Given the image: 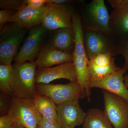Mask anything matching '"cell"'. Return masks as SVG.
<instances>
[{
  "label": "cell",
  "mask_w": 128,
  "mask_h": 128,
  "mask_svg": "<svg viewBox=\"0 0 128 128\" xmlns=\"http://www.w3.org/2000/svg\"><path fill=\"white\" fill-rule=\"evenodd\" d=\"M12 66V96L32 100L38 93L35 81L36 64L35 62H25L14 64Z\"/></svg>",
  "instance_id": "cell-1"
},
{
  "label": "cell",
  "mask_w": 128,
  "mask_h": 128,
  "mask_svg": "<svg viewBox=\"0 0 128 128\" xmlns=\"http://www.w3.org/2000/svg\"><path fill=\"white\" fill-rule=\"evenodd\" d=\"M74 32L75 46L73 53V63L77 76V81L83 93L90 92L89 87V77L88 68L89 59L86 53L83 40V29L80 20L73 22Z\"/></svg>",
  "instance_id": "cell-2"
},
{
  "label": "cell",
  "mask_w": 128,
  "mask_h": 128,
  "mask_svg": "<svg viewBox=\"0 0 128 128\" xmlns=\"http://www.w3.org/2000/svg\"><path fill=\"white\" fill-rule=\"evenodd\" d=\"M27 30L13 22L7 24L0 29V64H12L18 54Z\"/></svg>",
  "instance_id": "cell-3"
},
{
  "label": "cell",
  "mask_w": 128,
  "mask_h": 128,
  "mask_svg": "<svg viewBox=\"0 0 128 128\" xmlns=\"http://www.w3.org/2000/svg\"><path fill=\"white\" fill-rule=\"evenodd\" d=\"M84 7L81 18L83 28L96 29L111 37L110 16L104 1L94 0Z\"/></svg>",
  "instance_id": "cell-4"
},
{
  "label": "cell",
  "mask_w": 128,
  "mask_h": 128,
  "mask_svg": "<svg viewBox=\"0 0 128 128\" xmlns=\"http://www.w3.org/2000/svg\"><path fill=\"white\" fill-rule=\"evenodd\" d=\"M83 29V40L86 55L89 60L100 54H116L117 44L111 37L92 28Z\"/></svg>",
  "instance_id": "cell-5"
},
{
  "label": "cell",
  "mask_w": 128,
  "mask_h": 128,
  "mask_svg": "<svg viewBox=\"0 0 128 128\" xmlns=\"http://www.w3.org/2000/svg\"><path fill=\"white\" fill-rule=\"evenodd\" d=\"M36 89L38 94L48 97L56 105L86 98L77 82L66 84H36Z\"/></svg>",
  "instance_id": "cell-6"
},
{
  "label": "cell",
  "mask_w": 128,
  "mask_h": 128,
  "mask_svg": "<svg viewBox=\"0 0 128 128\" xmlns=\"http://www.w3.org/2000/svg\"><path fill=\"white\" fill-rule=\"evenodd\" d=\"M13 117L16 122L26 128H37L42 118L32 100L12 96L8 114Z\"/></svg>",
  "instance_id": "cell-7"
},
{
  "label": "cell",
  "mask_w": 128,
  "mask_h": 128,
  "mask_svg": "<svg viewBox=\"0 0 128 128\" xmlns=\"http://www.w3.org/2000/svg\"><path fill=\"white\" fill-rule=\"evenodd\" d=\"M104 111L114 128H128V102L122 98L102 90Z\"/></svg>",
  "instance_id": "cell-8"
},
{
  "label": "cell",
  "mask_w": 128,
  "mask_h": 128,
  "mask_svg": "<svg viewBox=\"0 0 128 128\" xmlns=\"http://www.w3.org/2000/svg\"><path fill=\"white\" fill-rule=\"evenodd\" d=\"M47 30L42 24L29 30L17 55L14 58V64L35 62L43 46L42 44Z\"/></svg>",
  "instance_id": "cell-9"
},
{
  "label": "cell",
  "mask_w": 128,
  "mask_h": 128,
  "mask_svg": "<svg viewBox=\"0 0 128 128\" xmlns=\"http://www.w3.org/2000/svg\"><path fill=\"white\" fill-rule=\"evenodd\" d=\"M46 9L42 25L47 30L54 31L60 28H72V16L75 12L70 5L46 3Z\"/></svg>",
  "instance_id": "cell-10"
},
{
  "label": "cell",
  "mask_w": 128,
  "mask_h": 128,
  "mask_svg": "<svg viewBox=\"0 0 128 128\" xmlns=\"http://www.w3.org/2000/svg\"><path fill=\"white\" fill-rule=\"evenodd\" d=\"M79 100H73L56 105L60 128H75L82 124L86 112L81 108Z\"/></svg>",
  "instance_id": "cell-11"
},
{
  "label": "cell",
  "mask_w": 128,
  "mask_h": 128,
  "mask_svg": "<svg viewBox=\"0 0 128 128\" xmlns=\"http://www.w3.org/2000/svg\"><path fill=\"white\" fill-rule=\"evenodd\" d=\"M126 72L123 68H119L114 73L103 78L90 79L89 87L90 89H102L119 96L128 102V90L124 81V76Z\"/></svg>",
  "instance_id": "cell-12"
},
{
  "label": "cell",
  "mask_w": 128,
  "mask_h": 128,
  "mask_svg": "<svg viewBox=\"0 0 128 128\" xmlns=\"http://www.w3.org/2000/svg\"><path fill=\"white\" fill-rule=\"evenodd\" d=\"M64 79L70 82H77V76L73 62H68L54 67L38 69L35 81L36 84H49L57 79Z\"/></svg>",
  "instance_id": "cell-13"
},
{
  "label": "cell",
  "mask_w": 128,
  "mask_h": 128,
  "mask_svg": "<svg viewBox=\"0 0 128 128\" xmlns=\"http://www.w3.org/2000/svg\"><path fill=\"white\" fill-rule=\"evenodd\" d=\"M26 0L20 9L16 12L9 23L13 22L19 27L30 30L42 24L43 18L46 9V4L38 9L28 7Z\"/></svg>",
  "instance_id": "cell-14"
},
{
  "label": "cell",
  "mask_w": 128,
  "mask_h": 128,
  "mask_svg": "<svg viewBox=\"0 0 128 128\" xmlns=\"http://www.w3.org/2000/svg\"><path fill=\"white\" fill-rule=\"evenodd\" d=\"M111 37L117 44L128 39V7L114 9L110 14Z\"/></svg>",
  "instance_id": "cell-15"
},
{
  "label": "cell",
  "mask_w": 128,
  "mask_h": 128,
  "mask_svg": "<svg viewBox=\"0 0 128 128\" xmlns=\"http://www.w3.org/2000/svg\"><path fill=\"white\" fill-rule=\"evenodd\" d=\"M73 54L57 50L46 45L43 46L34 62L38 69H41L73 62Z\"/></svg>",
  "instance_id": "cell-16"
},
{
  "label": "cell",
  "mask_w": 128,
  "mask_h": 128,
  "mask_svg": "<svg viewBox=\"0 0 128 128\" xmlns=\"http://www.w3.org/2000/svg\"><path fill=\"white\" fill-rule=\"evenodd\" d=\"M53 31L47 45L57 50L73 54L75 46V34L73 28H60Z\"/></svg>",
  "instance_id": "cell-17"
},
{
  "label": "cell",
  "mask_w": 128,
  "mask_h": 128,
  "mask_svg": "<svg viewBox=\"0 0 128 128\" xmlns=\"http://www.w3.org/2000/svg\"><path fill=\"white\" fill-rule=\"evenodd\" d=\"M32 100L38 112L44 118L59 125L56 111V105L51 98L38 93Z\"/></svg>",
  "instance_id": "cell-18"
},
{
  "label": "cell",
  "mask_w": 128,
  "mask_h": 128,
  "mask_svg": "<svg viewBox=\"0 0 128 128\" xmlns=\"http://www.w3.org/2000/svg\"><path fill=\"white\" fill-rule=\"evenodd\" d=\"M82 125V128H114L104 111L97 108L88 110Z\"/></svg>",
  "instance_id": "cell-19"
},
{
  "label": "cell",
  "mask_w": 128,
  "mask_h": 128,
  "mask_svg": "<svg viewBox=\"0 0 128 128\" xmlns=\"http://www.w3.org/2000/svg\"><path fill=\"white\" fill-rule=\"evenodd\" d=\"M14 70L12 64L0 65V90L1 93L12 96Z\"/></svg>",
  "instance_id": "cell-20"
},
{
  "label": "cell",
  "mask_w": 128,
  "mask_h": 128,
  "mask_svg": "<svg viewBox=\"0 0 128 128\" xmlns=\"http://www.w3.org/2000/svg\"><path fill=\"white\" fill-rule=\"evenodd\" d=\"M88 68L90 80L107 76L116 71L119 68L117 67L114 61L104 66H93L88 64Z\"/></svg>",
  "instance_id": "cell-21"
},
{
  "label": "cell",
  "mask_w": 128,
  "mask_h": 128,
  "mask_svg": "<svg viewBox=\"0 0 128 128\" xmlns=\"http://www.w3.org/2000/svg\"><path fill=\"white\" fill-rule=\"evenodd\" d=\"M114 56L110 53L100 54L89 60L88 64L93 66H106L114 62L115 58Z\"/></svg>",
  "instance_id": "cell-22"
},
{
  "label": "cell",
  "mask_w": 128,
  "mask_h": 128,
  "mask_svg": "<svg viewBox=\"0 0 128 128\" xmlns=\"http://www.w3.org/2000/svg\"><path fill=\"white\" fill-rule=\"evenodd\" d=\"M25 2L21 0H0V7L2 9L17 11Z\"/></svg>",
  "instance_id": "cell-23"
},
{
  "label": "cell",
  "mask_w": 128,
  "mask_h": 128,
  "mask_svg": "<svg viewBox=\"0 0 128 128\" xmlns=\"http://www.w3.org/2000/svg\"><path fill=\"white\" fill-rule=\"evenodd\" d=\"M116 54L124 57V63L123 68L128 71V39L117 44Z\"/></svg>",
  "instance_id": "cell-24"
},
{
  "label": "cell",
  "mask_w": 128,
  "mask_h": 128,
  "mask_svg": "<svg viewBox=\"0 0 128 128\" xmlns=\"http://www.w3.org/2000/svg\"><path fill=\"white\" fill-rule=\"evenodd\" d=\"M12 96L1 93L0 94V116L8 114L11 102Z\"/></svg>",
  "instance_id": "cell-25"
},
{
  "label": "cell",
  "mask_w": 128,
  "mask_h": 128,
  "mask_svg": "<svg viewBox=\"0 0 128 128\" xmlns=\"http://www.w3.org/2000/svg\"><path fill=\"white\" fill-rule=\"evenodd\" d=\"M16 11L2 9L0 11V29L9 23L12 16Z\"/></svg>",
  "instance_id": "cell-26"
},
{
  "label": "cell",
  "mask_w": 128,
  "mask_h": 128,
  "mask_svg": "<svg viewBox=\"0 0 128 128\" xmlns=\"http://www.w3.org/2000/svg\"><path fill=\"white\" fill-rule=\"evenodd\" d=\"M13 117L8 114L0 117V128H10L15 123Z\"/></svg>",
  "instance_id": "cell-27"
},
{
  "label": "cell",
  "mask_w": 128,
  "mask_h": 128,
  "mask_svg": "<svg viewBox=\"0 0 128 128\" xmlns=\"http://www.w3.org/2000/svg\"><path fill=\"white\" fill-rule=\"evenodd\" d=\"M114 9H121L128 7V0H108Z\"/></svg>",
  "instance_id": "cell-28"
},
{
  "label": "cell",
  "mask_w": 128,
  "mask_h": 128,
  "mask_svg": "<svg viewBox=\"0 0 128 128\" xmlns=\"http://www.w3.org/2000/svg\"><path fill=\"white\" fill-rule=\"evenodd\" d=\"M26 3L28 7L32 9H38L46 4V0H27Z\"/></svg>",
  "instance_id": "cell-29"
},
{
  "label": "cell",
  "mask_w": 128,
  "mask_h": 128,
  "mask_svg": "<svg viewBox=\"0 0 128 128\" xmlns=\"http://www.w3.org/2000/svg\"><path fill=\"white\" fill-rule=\"evenodd\" d=\"M37 128H60L59 125L47 121L43 117L39 121Z\"/></svg>",
  "instance_id": "cell-30"
},
{
  "label": "cell",
  "mask_w": 128,
  "mask_h": 128,
  "mask_svg": "<svg viewBox=\"0 0 128 128\" xmlns=\"http://www.w3.org/2000/svg\"><path fill=\"white\" fill-rule=\"evenodd\" d=\"M74 2L70 0H46V3L57 5H70Z\"/></svg>",
  "instance_id": "cell-31"
},
{
  "label": "cell",
  "mask_w": 128,
  "mask_h": 128,
  "mask_svg": "<svg viewBox=\"0 0 128 128\" xmlns=\"http://www.w3.org/2000/svg\"><path fill=\"white\" fill-rule=\"evenodd\" d=\"M124 84L128 89V74H126L124 75Z\"/></svg>",
  "instance_id": "cell-32"
},
{
  "label": "cell",
  "mask_w": 128,
  "mask_h": 128,
  "mask_svg": "<svg viewBox=\"0 0 128 128\" xmlns=\"http://www.w3.org/2000/svg\"><path fill=\"white\" fill-rule=\"evenodd\" d=\"M10 128H26L24 127L22 125L19 124L18 123L15 122V123L13 124Z\"/></svg>",
  "instance_id": "cell-33"
}]
</instances>
